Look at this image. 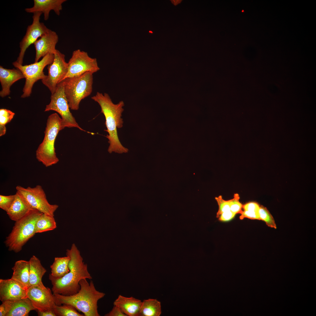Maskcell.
Returning a JSON list of instances; mask_svg holds the SVG:
<instances>
[{"mask_svg": "<svg viewBox=\"0 0 316 316\" xmlns=\"http://www.w3.org/2000/svg\"><path fill=\"white\" fill-rule=\"evenodd\" d=\"M240 197L238 194H235L233 198L229 200L230 203V210L236 214H240L242 211L243 205L239 201Z\"/></svg>", "mask_w": 316, "mask_h": 316, "instance_id": "31", "label": "cell"}, {"mask_svg": "<svg viewBox=\"0 0 316 316\" xmlns=\"http://www.w3.org/2000/svg\"><path fill=\"white\" fill-rule=\"evenodd\" d=\"M105 316H126L118 306L114 305L112 310Z\"/></svg>", "mask_w": 316, "mask_h": 316, "instance_id": "35", "label": "cell"}, {"mask_svg": "<svg viewBox=\"0 0 316 316\" xmlns=\"http://www.w3.org/2000/svg\"><path fill=\"white\" fill-rule=\"evenodd\" d=\"M235 215V214L230 210L222 213L218 218L220 221H227L232 219Z\"/></svg>", "mask_w": 316, "mask_h": 316, "instance_id": "34", "label": "cell"}, {"mask_svg": "<svg viewBox=\"0 0 316 316\" xmlns=\"http://www.w3.org/2000/svg\"><path fill=\"white\" fill-rule=\"evenodd\" d=\"M66 255L70 258L69 272L60 278H56L49 274L53 294L65 296L75 294L80 289L79 282L81 280L92 279L87 265L83 261L80 251L75 244L72 245L70 249L67 250Z\"/></svg>", "mask_w": 316, "mask_h": 316, "instance_id": "1", "label": "cell"}, {"mask_svg": "<svg viewBox=\"0 0 316 316\" xmlns=\"http://www.w3.org/2000/svg\"><path fill=\"white\" fill-rule=\"evenodd\" d=\"M27 296L37 311L54 310L56 305L51 290L45 286H32L28 288Z\"/></svg>", "mask_w": 316, "mask_h": 316, "instance_id": "13", "label": "cell"}, {"mask_svg": "<svg viewBox=\"0 0 316 316\" xmlns=\"http://www.w3.org/2000/svg\"><path fill=\"white\" fill-rule=\"evenodd\" d=\"M171 3L174 5L176 6L178 4L180 3L182 0H171Z\"/></svg>", "mask_w": 316, "mask_h": 316, "instance_id": "38", "label": "cell"}, {"mask_svg": "<svg viewBox=\"0 0 316 316\" xmlns=\"http://www.w3.org/2000/svg\"><path fill=\"white\" fill-rule=\"evenodd\" d=\"M80 288L76 293L70 296L53 294L56 305L68 304L73 306L85 316H99L98 311V300L103 298L105 293L97 291L92 281L89 283L86 279L81 280Z\"/></svg>", "mask_w": 316, "mask_h": 316, "instance_id": "3", "label": "cell"}, {"mask_svg": "<svg viewBox=\"0 0 316 316\" xmlns=\"http://www.w3.org/2000/svg\"><path fill=\"white\" fill-rule=\"evenodd\" d=\"M68 63V72L63 80L87 72L93 74L100 70L96 59L90 57L87 52L80 49L73 51Z\"/></svg>", "mask_w": 316, "mask_h": 316, "instance_id": "10", "label": "cell"}, {"mask_svg": "<svg viewBox=\"0 0 316 316\" xmlns=\"http://www.w3.org/2000/svg\"><path fill=\"white\" fill-rule=\"evenodd\" d=\"M260 205L257 202H251L243 205L242 208L244 210L258 212Z\"/></svg>", "mask_w": 316, "mask_h": 316, "instance_id": "33", "label": "cell"}, {"mask_svg": "<svg viewBox=\"0 0 316 316\" xmlns=\"http://www.w3.org/2000/svg\"><path fill=\"white\" fill-rule=\"evenodd\" d=\"M66 0H34V5L30 8L25 9L28 13L41 12L43 14L44 20L49 18V13L51 10L54 11L58 16L60 15L62 9V4Z\"/></svg>", "mask_w": 316, "mask_h": 316, "instance_id": "16", "label": "cell"}, {"mask_svg": "<svg viewBox=\"0 0 316 316\" xmlns=\"http://www.w3.org/2000/svg\"><path fill=\"white\" fill-rule=\"evenodd\" d=\"M54 55L52 62L48 66V75L41 80L51 94L55 92L58 84L63 80L68 71V63L66 61L65 55L57 49Z\"/></svg>", "mask_w": 316, "mask_h": 316, "instance_id": "11", "label": "cell"}, {"mask_svg": "<svg viewBox=\"0 0 316 316\" xmlns=\"http://www.w3.org/2000/svg\"><path fill=\"white\" fill-rule=\"evenodd\" d=\"M149 32H151V33H152V31H149Z\"/></svg>", "mask_w": 316, "mask_h": 316, "instance_id": "39", "label": "cell"}, {"mask_svg": "<svg viewBox=\"0 0 316 316\" xmlns=\"http://www.w3.org/2000/svg\"><path fill=\"white\" fill-rule=\"evenodd\" d=\"M25 78L22 73L17 69H8L0 66V82L1 89L0 96L4 98L9 95L11 85L18 80Z\"/></svg>", "mask_w": 316, "mask_h": 316, "instance_id": "17", "label": "cell"}, {"mask_svg": "<svg viewBox=\"0 0 316 316\" xmlns=\"http://www.w3.org/2000/svg\"><path fill=\"white\" fill-rule=\"evenodd\" d=\"M3 302L7 309L6 316H28L31 311L36 310L28 298Z\"/></svg>", "mask_w": 316, "mask_h": 316, "instance_id": "18", "label": "cell"}, {"mask_svg": "<svg viewBox=\"0 0 316 316\" xmlns=\"http://www.w3.org/2000/svg\"><path fill=\"white\" fill-rule=\"evenodd\" d=\"M30 263L29 287L38 286H45L42 281L43 276L47 272L40 260L35 255L29 261Z\"/></svg>", "mask_w": 316, "mask_h": 316, "instance_id": "21", "label": "cell"}, {"mask_svg": "<svg viewBox=\"0 0 316 316\" xmlns=\"http://www.w3.org/2000/svg\"><path fill=\"white\" fill-rule=\"evenodd\" d=\"M54 57V54H48L42 57L40 61L31 64L23 65L16 61L13 63V65L22 73L25 79L21 98L29 97L35 83L46 77L47 75L44 74L43 70L46 66L52 62Z\"/></svg>", "mask_w": 316, "mask_h": 316, "instance_id": "7", "label": "cell"}, {"mask_svg": "<svg viewBox=\"0 0 316 316\" xmlns=\"http://www.w3.org/2000/svg\"><path fill=\"white\" fill-rule=\"evenodd\" d=\"M14 200L6 212L9 218L16 221L28 214L32 209L25 200L17 192Z\"/></svg>", "mask_w": 316, "mask_h": 316, "instance_id": "20", "label": "cell"}, {"mask_svg": "<svg viewBox=\"0 0 316 316\" xmlns=\"http://www.w3.org/2000/svg\"><path fill=\"white\" fill-rule=\"evenodd\" d=\"M93 74L91 72H87L80 76L66 78L61 81L71 109L78 110L81 101L91 94Z\"/></svg>", "mask_w": 316, "mask_h": 316, "instance_id": "6", "label": "cell"}, {"mask_svg": "<svg viewBox=\"0 0 316 316\" xmlns=\"http://www.w3.org/2000/svg\"><path fill=\"white\" fill-rule=\"evenodd\" d=\"M69 108L64 92L63 85L61 81L58 84L55 92L51 94L50 102L46 106L44 111H54L60 115L62 130L66 127H74L86 132L77 122Z\"/></svg>", "mask_w": 316, "mask_h": 316, "instance_id": "8", "label": "cell"}, {"mask_svg": "<svg viewBox=\"0 0 316 316\" xmlns=\"http://www.w3.org/2000/svg\"><path fill=\"white\" fill-rule=\"evenodd\" d=\"M15 194L9 195H0V208L6 212L13 203Z\"/></svg>", "mask_w": 316, "mask_h": 316, "instance_id": "29", "label": "cell"}, {"mask_svg": "<svg viewBox=\"0 0 316 316\" xmlns=\"http://www.w3.org/2000/svg\"><path fill=\"white\" fill-rule=\"evenodd\" d=\"M70 260L68 256L62 257H56L53 264L50 266L51 275L56 278H61L70 271L68 266Z\"/></svg>", "mask_w": 316, "mask_h": 316, "instance_id": "23", "label": "cell"}, {"mask_svg": "<svg viewBox=\"0 0 316 316\" xmlns=\"http://www.w3.org/2000/svg\"><path fill=\"white\" fill-rule=\"evenodd\" d=\"M28 288L11 278L0 279V300L2 302L27 298Z\"/></svg>", "mask_w": 316, "mask_h": 316, "instance_id": "14", "label": "cell"}, {"mask_svg": "<svg viewBox=\"0 0 316 316\" xmlns=\"http://www.w3.org/2000/svg\"><path fill=\"white\" fill-rule=\"evenodd\" d=\"M61 121V118L56 113L48 116L44 139L36 151L37 159L46 167L55 164L59 161L55 152L54 143L59 132L62 130Z\"/></svg>", "mask_w": 316, "mask_h": 316, "instance_id": "4", "label": "cell"}, {"mask_svg": "<svg viewBox=\"0 0 316 316\" xmlns=\"http://www.w3.org/2000/svg\"><path fill=\"white\" fill-rule=\"evenodd\" d=\"M59 40L56 32L50 29L34 43L36 54L35 62L48 54H54L56 50V45Z\"/></svg>", "mask_w": 316, "mask_h": 316, "instance_id": "15", "label": "cell"}, {"mask_svg": "<svg viewBox=\"0 0 316 316\" xmlns=\"http://www.w3.org/2000/svg\"><path fill=\"white\" fill-rule=\"evenodd\" d=\"M37 313L39 316H56L54 310L44 311H37Z\"/></svg>", "mask_w": 316, "mask_h": 316, "instance_id": "36", "label": "cell"}, {"mask_svg": "<svg viewBox=\"0 0 316 316\" xmlns=\"http://www.w3.org/2000/svg\"><path fill=\"white\" fill-rule=\"evenodd\" d=\"M142 301L133 297L119 295L113 304L118 307L126 316H139Z\"/></svg>", "mask_w": 316, "mask_h": 316, "instance_id": "19", "label": "cell"}, {"mask_svg": "<svg viewBox=\"0 0 316 316\" xmlns=\"http://www.w3.org/2000/svg\"><path fill=\"white\" fill-rule=\"evenodd\" d=\"M54 310L56 316H84L80 313L73 306L68 304L55 305Z\"/></svg>", "mask_w": 316, "mask_h": 316, "instance_id": "26", "label": "cell"}, {"mask_svg": "<svg viewBox=\"0 0 316 316\" xmlns=\"http://www.w3.org/2000/svg\"><path fill=\"white\" fill-rule=\"evenodd\" d=\"M33 14L32 23L27 27L25 35L20 43V51L16 61L22 65L27 49L49 30L43 23L40 21L42 13L37 12Z\"/></svg>", "mask_w": 316, "mask_h": 316, "instance_id": "12", "label": "cell"}, {"mask_svg": "<svg viewBox=\"0 0 316 316\" xmlns=\"http://www.w3.org/2000/svg\"><path fill=\"white\" fill-rule=\"evenodd\" d=\"M0 305V316H6L7 312V309L4 302H2Z\"/></svg>", "mask_w": 316, "mask_h": 316, "instance_id": "37", "label": "cell"}, {"mask_svg": "<svg viewBox=\"0 0 316 316\" xmlns=\"http://www.w3.org/2000/svg\"><path fill=\"white\" fill-rule=\"evenodd\" d=\"M56 227V223L54 217L42 213L36 223L35 233L53 230Z\"/></svg>", "mask_w": 316, "mask_h": 316, "instance_id": "25", "label": "cell"}, {"mask_svg": "<svg viewBox=\"0 0 316 316\" xmlns=\"http://www.w3.org/2000/svg\"><path fill=\"white\" fill-rule=\"evenodd\" d=\"M258 214L260 220L264 221L269 227L275 229L276 228L274 219L266 207L263 205H260Z\"/></svg>", "mask_w": 316, "mask_h": 316, "instance_id": "28", "label": "cell"}, {"mask_svg": "<svg viewBox=\"0 0 316 316\" xmlns=\"http://www.w3.org/2000/svg\"><path fill=\"white\" fill-rule=\"evenodd\" d=\"M15 114L10 110L4 109H0V136L4 135L6 132V125L13 118Z\"/></svg>", "mask_w": 316, "mask_h": 316, "instance_id": "27", "label": "cell"}, {"mask_svg": "<svg viewBox=\"0 0 316 316\" xmlns=\"http://www.w3.org/2000/svg\"><path fill=\"white\" fill-rule=\"evenodd\" d=\"M42 213L33 209L28 214L15 221L12 229L4 241L10 251L17 253L36 233L35 227L37 219Z\"/></svg>", "mask_w": 316, "mask_h": 316, "instance_id": "5", "label": "cell"}, {"mask_svg": "<svg viewBox=\"0 0 316 316\" xmlns=\"http://www.w3.org/2000/svg\"><path fill=\"white\" fill-rule=\"evenodd\" d=\"M215 199L219 206V209L217 214V217L218 218L222 213L230 210V203L229 200H224L221 195L216 197Z\"/></svg>", "mask_w": 316, "mask_h": 316, "instance_id": "30", "label": "cell"}, {"mask_svg": "<svg viewBox=\"0 0 316 316\" xmlns=\"http://www.w3.org/2000/svg\"><path fill=\"white\" fill-rule=\"evenodd\" d=\"M12 269L13 272L11 278L28 288L29 286V261L18 260L15 262Z\"/></svg>", "mask_w": 316, "mask_h": 316, "instance_id": "22", "label": "cell"}, {"mask_svg": "<svg viewBox=\"0 0 316 316\" xmlns=\"http://www.w3.org/2000/svg\"><path fill=\"white\" fill-rule=\"evenodd\" d=\"M18 192L33 209L54 217V213L58 208L57 205H51L48 202L46 194L42 186L37 185L34 187L24 188L20 186L16 187Z\"/></svg>", "mask_w": 316, "mask_h": 316, "instance_id": "9", "label": "cell"}, {"mask_svg": "<svg viewBox=\"0 0 316 316\" xmlns=\"http://www.w3.org/2000/svg\"><path fill=\"white\" fill-rule=\"evenodd\" d=\"M240 214L241 215L239 218L241 219L247 218L251 219L260 220L258 212L244 210L242 211Z\"/></svg>", "mask_w": 316, "mask_h": 316, "instance_id": "32", "label": "cell"}, {"mask_svg": "<svg viewBox=\"0 0 316 316\" xmlns=\"http://www.w3.org/2000/svg\"><path fill=\"white\" fill-rule=\"evenodd\" d=\"M161 313V303L156 299L149 298L142 301L139 316H159Z\"/></svg>", "mask_w": 316, "mask_h": 316, "instance_id": "24", "label": "cell"}, {"mask_svg": "<svg viewBox=\"0 0 316 316\" xmlns=\"http://www.w3.org/2000/svg\"><path fill=\"white\" fill-rule=\"evenodd\" d=\"M91 99L97 102L101 108V113L104 115L105 125L107 129L104 130L108 134L106 137L108 139L109 146L108 152H115L121 154L128 152V150L121 143L118 135L117 128L123 126V121L121 118L122 114L124 111L123 107L124 105L123 101L117 104L112 102L109 95L97 92L91 97Z\"/></svg>", "mask_w": 316, "mask_h": 316, "instance_id": "2", "label": "cell"}]
</instances>
